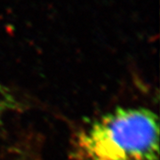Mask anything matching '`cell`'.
Segmentation results:
<instances>
[{
    "label": "cell",
    "mask_w": 160,
    "mask_h": 160,
    "mask_svg": "<svg viewBox=\"0 0 160 160\" xmlns=\"http://www.w3.org/2000/svg\"><path fill=\"white\" fill-rule=\"evenodd\" d=\"M76 160H159V119L146 108L118 107L76 134Z\"/></svg>",
    "instance_id": "1"
},
{
    "label": "cell",
    "mask_w": 160,
    "mask_h": 160,
    "mask_svg": "<svg viewBox=\"0 0 160 160\" xmlns=\"http://www.w3.org/2000/svg\"><path fill=\"white\" fill-rule=\"evenodd\" d=\"M21 109V103L12 92L0 83V125L4 118L12 112Z\"/></svg>",
    "instance_id": "2"
}]
</instances>
